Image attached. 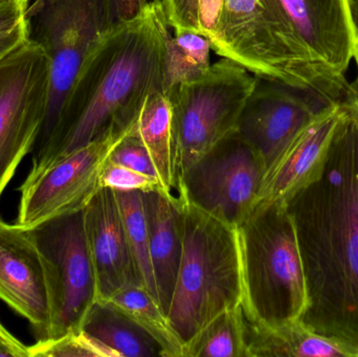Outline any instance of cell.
Segmentation results:
<instances>
[{"label": "cell", "mask_w": 358, "mask_h": 357, "mask_svg": "<svg viewBox=\"0 0 358 357\" xmlns=\"http://www.w3.org/2000/svg\"><path fill=\"white\" fill-rule=\"evenodd\" d=\"M27 19L29 40L43 50L50 79L37 152L52 136L84 61L113 23L109 0H36L27 8Z\"/></svg>", "instance_id": "cell-7"}, {"label": "cell", "mask_w": 358, "mask_h": 357, "mask_svg": "<svg viewBox=\"0 0 358 357\" xmlns=\"http://www.w3.org/2000/svg\"><path fill=\"white\" fill-rule=\"evenodd\" d=\"M182 207V253L168 318L183 345L221 312L243 300L237 226L187 201Z\"/></svg>", "instance_id": "cell-3"}, {"label": "cell", "mask_w": 358, "mask_h": 357, "mask_svg": "<svg viewBox=\"0 0 358 357\" xmlns=\"http://www.w3.org/2000/svg\"><path fill=\"white\" fill-rule=\"evenodd\" d=\"M115 194L141 283L159 302V293L149 255L148 224L143 192L115 191Z\"/></svg>", "instance_id": "cell-24"}, {"label": "cell", "mask_w": 358, "mask_h": 357, "mask_svg": "<svg viewBox=\"0 0 358 357\" xmlns=\"http://www.w3.org/2000/svg\"><path fill=\"white\" fill-rule=\"evenodd\" d=\"M29 6L21 2L0 6V62L29 39Z\"/></svg>", "instance_id": "cell-26"}, {"label": "cell", "mask_w": 358, "mask_h": 357, "mask_svg": "<svg viewBox=\"0 0 358 357\" xmlns=\"http://www.w3.org/2000/svg\"><path fill=\"white\" fill-rule=\"evenodd\" d=\"M200 23L218 56L331 102L279 0H202Z\"/></svg>", "instance_id": "cell-4"}, {"label": "cell", "mask_w": 358, "mask_h": 357, "mask_svg": "<svg viewBox=\"0 0 358 357\" xmlns=\"http://www.w3.org/2000/svg\"><path fill=\"white\" fill-rule=\"evenodd\" d=\"M148 224L149 255L159 302L168 316L182 253V207L164 191L143 193Z\"/></svg>", "instance_id": "cell-17"}, {"label": "cell", "mask_w": 358, "mask_h": 357, "mask_svg": "<svg viewBox=\"0 0 358 357\" xmlns=\"http://www.w3.org/2000/svg\"><path fill=\"white\" fill-rule=\"evenodd\" d=\"M242 312L250 357H358V345L319 335L303 320L263 324Z\"/></svg>", "instance_id": "cell-18"}, {"label": "cell", "mask_w": 358, "mask_h": 357, "mask_svg": "<svg viewBox=\"0 0 358 357\" xmlns=\"http://www.w3.org/2000/svg\"><path fill=\"white\" fill-rule=\"evenodd\" d=\"M121 310L163 348L165 357H183V345L157 300L141 284H128L105 300Z\"/></svg>", "instance_id": "cell-21"}, {"label": "cell", "mask_w": 358, "mask_h": 357, "mask_svg": "<svg viewBox=\"0 0 358 357\" xmlns=\"http://www.w3.org/2000/svg\"><path fill=\"white\" fill-rule=\"evenodd\" d=\"M328 103L307 90L258 78L234 133L258 153L267 169L296 132Z\"/></svg>", "instance_id": "cell-13"}, {"label": "cell", "mask_w": 358, "mask_h": 357, "mask_svg": "<svg viewBox=\"0 0 358 357\" xmlns=\"http://www.w3.org/2000/svg\"><path fill=\"white\" fill-rule=\"evenodd\" d=\"M0 333H1V335H6V337H13V335H10V333H8V331L6 330V329L4 328L3 326H2L1 323H0Z\"/></svg>", "instance_id": "cell-35"}, {"label": "cell", "mask_w": 358, "mask_h": 357, "mask_svg": "<svg viewBox=\"0 0 358 357\" xmlns=\"http://www.w3.org/2000/svg\"><path fill=\"white\" fill-rule=\"evenodd\" d=\"M132 130L150 153L164 188L178 197L173 112L164 90H155L146 96Z\"/></svg>", "instance_id": "cell-19"}, {"label": "cell", "mask_w": 358, "mask_h": 357, "mask_svg": "<svg viewBox=\"0 0 358 357\" xmlns=\"http://www.w3.org/2000/svg\"><path fill=\"white\" fill-rule=\"evenodd\" d=\"M210 41L199 34L182 31L171 36L166 52L164 92L206 73L210 65Z\"/></svg>", "instance_id": "cell-23"}, {"label": "cell", "mask_w": 358, "mask_h": 357, "mask_svg": "<svg viewBox=\"0 0 358 357\" xmlns=\"http://www.w3.org/2000/svg\"><path fill=\"white\" fill-rule=\"evenodd\" d=\"M147 3L148 0H109L111 23L115 25L134 18Z\"/></svg>", "instance_id": "cell-30"}, {"label": "cell", "mask_w": 358, "mask_h": 357, "mask_svg": "<svg viewBox=\"0 0 358 357\" xmlns=\"http://www.w3.org/2000/svg\"><path fill=\"white\" fill-rule=\"evenodd\" d=\"M257 82L258 77L223 58L197 79L166 92L173 112L178 184L194 163L235 132Z\"/></svg>", "instance_id": "cell-6"}, {"label": "cell", "mask_w": 358, "mask_h": 357, "mask_svg": "<svg viewBox=\"0 0 358 357\" xmlns=\"http://www.w3.org/2000/svg\"><path fill=\"white\" fill-rule=\"evenodd\" d=\"M170 38L162 0L148 1L136 17L113 25L84 61L29 173L90 144L115 124L134 122L146 96L164 90Z\"/></svg>", "instance_id": "cell-2"}, {"label": "cell", "mask_w": 358, "mask_h": 357, "mask_svg": "<svg viewBox=\"0 0 358 357\" xmlns=\"http://www.w3.org/2000/svg\"><path fill=\"white\" fill-rule=\"evenodd\" d=\"M265 168L235 133L219 143L179 178V199L239 226L254 210Z\"/></svg>", "instance_id": "cell-11"}, {"label": "cell", "mask_w": 358, "mask_h": 357, "mask_svg": "<svg viewBox=\"0 0 358 357\" xmlns=\"http://www.w3.org/2000/svg\"><path fill=\"white\" fill-rule=\"evenodd\" d=\"M86 240L99 301L128 284H141L115 191L101 188L84 209Z\"/></svg>", "instance_id": "cell-16"}, {"label": "cell", "mask_w": 358, "mask_h": 357, "mask_svg": "<svg viewBox=\"0 0 358 357\" xmlns=\"http://www.w3.org/2000/svg\"><path fill=\"white\" fill-rule=\"evenodd\" d=\"M48 84L45 54L31 40L0 62V197L39 140Z\"/></svg>", "instance_id": "cell-10"}, {"label": "cell", "mask_w": 358, "mask_h": 357, "mask_svg": "<svg viewBox=\"0 0 358 357\" xmlns=\"http://www.w3.org/2000/svg\"><path fill=\"white\" fill-rule=\"evenodd\" d=\"M357 62V73L352 81L349 82L348 88H347L346 94H345L343 102L346 104L352 115L357 127V178H358V61Z\"/></svg>", "instance_id": "cell-32"}, {"label": "cell", "mask_w": 358, "mask_h": 357, "mask_svg": "<svg viewBox=\"0 0 358 357\" xmlns=\"http://www.w3.org/2000/svg\"><path fill=\"white\" fill-rule=\"evenodd\" d=\"M10 2H21V3L29 6V0H0V6L1 4L10 3Z\"/></svg>", "instance_id": "cell-34"}, {"label": "cell", "mask_w": 358, "mask_h": 357, "mask_svg": "<svg viewBox=\"0 0 358 357\" xmlns=\"http://www.w3.org/2000/svg\"><path fill=\"white\" fill-rule=\"evenodd\" d=\"M355 60L358 61V40L357 41V43H355Z\"/></svg>", "instance_id": "cell-36"}, {"label": "cell", "mask_w": 358, "mask_h": 357, "mask_svg": "<svg viewBox=\"0 0 358 357\" xmlns=\"http://www.w3.org/2000/svg\"><path fill=\"white\" fill-rule=\"evenodd\" d=\"M238 234L244 312L263 324L303 320L310 301L288 205L255 207Z\"/></svg>", "instance_id": "cell-5"}, {"label": "cell", "mask_w": 358, "mask_h": 357, "mask_svg": "<svg viewBox=\"0 0 358 357\" xmlns=\"http://www.w3.org/2000/svg\"><path fill=\"white\" fill-rule=\"evenodd\" d=\"M134 122L115 124L90 144L36 173H29L20 186L16 224L31 230L55 218L85 209L101 189V174L111 152L131 131Z\"/></svg>", "instance_id": "cell-9"}, {"label": "cell", "mask_w": 358, "mask_h": 357, "mask_svg": "<svg viewBox=\"0 0 358 357\" xmlns=\"http://www.w3.org/2000/svg\"><path fill=\"white\" fill-rule=\"evenodd\" d=\"M29 232L43 260L50 291L48 340L77 333L98 300L84 210L44 222Z\"/></svg>", "instance_id": "cell-8"}, {"label": "cell", "mask_w": 358, "mask_h": 357, "mask_svg": "<svg viewBox=\"0 0 358 357\" xmlns=\"http://www.w3.org/2000/svg\"><path fill=\"white\" fill-rule=\"evenodd\" d=\"M307 60L331 102H341L355 59V36L347 0H279Z\"/></svg>", "instance_id": "cell-12"}, {"label": "cell", "mask_w": 358, "mask_h": 357, "mask_svg": "<svg viewBox=\"0 0 358 357\" xmlns=\"http://www.w3.org/2000/svg\"><path fill=\"white\" fill-rule=\"evenodd\" d=\"M343 105L323 174L287 205L310 301L303 321L319 335L358 345L357 136Z\"/></svg>", "instance_id": "cell-1"}, {"label": "cell", "mask_w": 358, "mask_h": 357, "mask_svg": "<svg viewBox=\"0 0 358 357\" xmlns=\"http://www.w3.org/2000/svg\"><path fill=\"white\" fill-rule=\"evenodd\" d=\"M183 357H250L242 305L213 319L185 346Z\"/></svg>", "instance_id": "cell-22"}, {"label": "cell", "mask_w": 358, "mask_h": 357, "mask_svg": "<svg viewBox=\"0 0 358 357\" xmlns=\"http://www.w3.org/2000/svg\"><path fill=\"white\" fill-rule=\"evenodd\" d=\"M31 356L117 357L115 352L80 329L77 333L46 341H38L29 347Z\"/></svg>", "instance_id": "cell-25"}, {"label": "cell", "mask_w": 358, "mask_h": 357, "mask_svg": "<svg viewBox=\"0 0 358 357\" xmlns=\"http://www.w3.org/2000/svg\"><path fill=\"white\" fill-rule=\"evenodd\" d=\"M0 300L29 321L38 341L50 330V299L43 260L29 230L0 218Z\"/></svg>", "instance_id": "cell-15"}, {"label": "cell", "mask_w": 358, "mask_h": 357, "mask_svg": "<svg viewBox=\"0 0 358 357\" xmlns=\"http://www.w3.org/2000/svg\"><path fill=\"white\" fill-rule=\"evenodd\" d=\"M0 356L29 357V347L15 337H8L0 333Z\"/></svg>", "instance_id": "cell-31"}, {"label": "cell", "mask_w": 358, "mask_h": 357, "mask_svg": "<svg viewBox=\"0 0 358 357\" xmlns=\"http://www.w3.org/2000/svg\"><path fill=\"white\" fill-rule=\"evenodd\" d=\"M348 4L349 15H350L351 23H352L353 31H355V43L358 40V0H347Z\"/></svg>", "instance_id": "cell-33"}, {"label": "cell", "mask_w": 358, "mask_h": 357, "mask_svg": "<svg viewBox=\"0 0 358 357\" xmlns=\"http://www.w3.org/2000/svg\"><path fill=\"white\" fill-rule=\"evenodd\" d=\"M81 330L117 357H165L163 348L151 335L108 302L96 300Z\"/></svg>", "instance_id": "cell-20"}, {"label": "cell", "mask_w": 358, "mask_h": 357, "mask_svg": "<svg viewBox=\"0 0 358 357\" xmlns=\"http://www.w3.org/2000/svg\"><path fill=\"white\" fill-rule=\"evenodd\" d=\"M108 161L159 180V172L155 167V161L151 159L150 153L132 129L115 146Z\"/></svg>", "instance_id": "cell-28"}, {"label": "cell", "mask_w": 358, "mask_h": 357, "mask_svg": "<svg viewBox=\"0 0 358 357\" xmlns=\"http://www.w3.org/2000/svg\"><path fill=\"white\" fill-rule=\"evenodd\" d=\"M343 113L342 101L328 103L296 132L265 171L254 209L287 205L321 177Z\"/></svg>", "instance_id": "cell-14"}, {"label": "cell", "mask_w": 358, "mask_h": 357, "mask_svg": "<svg viewBox=\"0 0 358 357\" xmlns=\"http://www.w3.org/2000/svg\"><path fill=\"white\" fill-rule=\"evenodd\" d=\"M202 0H162L166 18L174 33L199 34L201 35V13Z\"/></svg>", "instance_id": "cell-29"}, {"label": "cell", "mask_w": 358, "mask_h": 357, "mask_svg": "<svg viewBox=\"0 0 358 357\" xmlns=\"http://www.w3.org/2000/svg\"><path fill=\"white\" fill-rule=\"evenodd\" d=\"M100 184L101 188H108L120 192L138 191L146 193L151 191H164L168 193L159 178L140 173L109 161L101 174Z\"/></svg>", "instance_id": "cell-27"}]
</instances>
